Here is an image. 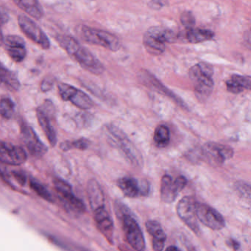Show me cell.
Wrapping results in <instances>:
<instances>
[{
    "label": "cell",
    "mask_w": 251,
    "mask_h": 251,
    "mask_svg": "<svg viewBox=\"0 0 251 251\" xmlns=\"http://www.w3.org/2000/svg\"><path fill=\"white\" fill-rule=\"evenodd\" d=\"M16 5L30 17L41 20L45 15V11L39 0H14Z\"/></svg>",
    "instance_id": "603a6c76"
},
{
    "label": "cell",
    "mask_w": 251,
    "mask_h": 251,
    "mask_svg": "<svg viewBox=\"0 0 251 251\" xmlns=\"http://www.w3.org/2000/svg\"><path fill=\"white\" fill-rule=\"evenodd\" d=\"M0 84L11 91H18L21 86L17 75L2 64H0Z\"/></svg>",
    "instance_id": "cb8c5ba5"
},
{
    "label": "cell",
    "mask_w": 251,
    "mask_h": 251,
    "mask_svg": "<svg viewBox=\"0 0 251 251\" xmlns=\"http://www.w3.org/2000/svg\"><path fill=\"white\" fill-rule=\"evenodd\" d=\"M147 33L164 44L174 43L177 39V36L173 30L163 27H151Z\"/></svg>",
    "instance_id": "484cf974"
},
{
    "label": "cell",
    "mask_w": 251,
    "mask_h": 251,
    "mask_svg": "<svg viewBox=\"0 0 251 251\" xmlns=\"http://www.w3.org/2000/svg\"><path fill=\"white\" fill-rule=\"evenodd\" d=\"M143 45L145 49L152 55H158L165 51L166 44L157 40L149 33H145L143 37Z\"/></svg>",
    "instance_id": "4316f807"
},
{
    "label": "cell",
    "mask_w": 251,
    "mask_h": 251,
    "mask_svg": "<svg viewBox=\"0 0 251 251\" xmlns=\"http://www.w3.org/2000/svg\"><path fill=\"white\" fill-rule=\"evenodd\" d=\"M21 137L23 143L33 157L40 158L48 152V147L40 140L30 126H24L22 127Z\"/></svg>",
    "instance_id": "e0dca14e"
},
{
    "label": "cell",
    "mask_w": 251,
    "mask_h": 251,
    "mask_svg": "<svg viewBox=\"0 0 251 251\" xmlns=\"http://www.w3.org/2000/svg\"><path fill=\"white\" fill-rule=\"evenodd\" d=\"M236 192L241 197H243L245 199L250 201L251 200V186L246 182L238 181L235 184Z\"/></svg>",
    "instance_id": "1f68e13d"
},
{
    "label": "cell",
    "mask_w": 251,
    "mask_h": 251,
    "mask_svg": "<svg viewBox=\"0 0 251 251\" xmlns=\"http://www.w3.org/2000/svg\"><path fill=\"white\" fill-rule=\"evenodd\" d=\"M89 141L87 139L85 138H81V139H77V140L73 141V142H70V141H66V142H63L61 144V150L64 151H68L70 150L77 149L80 150V151H85L89 147Z\"/></svg>",
    "instance_id": "f1b7e54d"
},
{
    "label": "cell",
    "mask_w": 251,
    "mask_h": 251,
    "mask_svg": "<svg viewBox=\"0 0 251 251\" xmlns=\"http://www.w3.org/2000/svg\"><path fill=\"white\" fill-rule=\"evenodd\" d=\"M38 121L45 132L51 146H55L57 144L56 130L54 127L52 120H54V105L50 100H46L36 110Z\"/></svg>",
    "instance_id": "30bf717a"
},
{
    "label": "cell",
    "mask_w": 251,
    "mask_h": 251,
    "mask_svg": "<svg viewBox=\"0 0 251 251\" xmlns=\"http://www.w3.org/2000/svg\"><path fill=\"white\" fill-rule=\"evenodd\" d=\"M201 154L208 164L214 167H220L233 157L234 152L230 146L217 142L205 143L201 149Z\"/></svg>",
    "instance_id": "8992f818"
},
{
    "label": "cell",
    "mask_w": 251,
    "mask_h": 251,
    "mask_svg": "<svg viewBox=\"0 0 251 251\" xmlns=\"http://www.w3.org/2000/svg\"><path fill=\"white\" fill-rule=\"evenodd\" d=\"M226 244H227V246L230 247L234 251H238L240 248L239 242L233 239H227L226 241Z\"/></svg>",
    "instance_id": "8d00e7d4"
},
{
    "label": "cell",
    "mask_w": 251,
    "mask_h": 251,
    "mask_svg": "<svg viewBox=\"0 0 251 251\" xmlns=\"http://www.w3.org/2000/svg\"><path fill=\"white\" fill-rule=\"evenodd\" d=\"M14 179L20 183L21 186H24L26 183V176L25 173L20 170H14L12 173Z\"/></svg>",
    "instance_id": "d590c367"
},
{
    "label": "cell",
    "mask_w": 251,
    "mask_h": 251,
    "mask_svg": "<svg viewBox=\"0 0 251 251\" xmlns=\"http://www.w3.org/2000/svg\"><path fill=\"white\" fill-rule=\"evenodd\" d=\"M138 78H139V82L144 86L167 97L183 109L187 110V111L189 110L188 105L181 98H179L173 91L166 87L155 76H154L148 70H141L138 74Z\"/></svg>",
    "instance_id": "9c48e42d"
},
{
    "label": "cell",
    "mask_w": 251,
    "mask_h": 251,
    "mask_svg": "<svg viewBox=\"0 0 251 251\" xmlns=\"http://www.w3.org/2000/svg\"><path fill=\"white\" fill-rule=\"evenodd\" d=\"M186 183L187 180L184 176H178L175 180L169 175L163 176L161 182V198L163 202H174L178 194L186 187Z\"/></svg>",
    "instance_id": "9a60e30c"
},
{
    "label": "cell",
    "mask_w": 251,
    "mask_h": 251,
    "mask_svg": "<svg viewBox=\"0 0 251 251\" xmlns=\"http://www.w3.org/2000/svg\"><path fill=\"white\" fill-rule=\"evenodd\" d=\"M77 32L83 41L91 45L102 47L113 52L119 50L121 48L120 39L109 32L92 28L86 25L79 26Z\"/></svg>",
    "instance_id": "5b68a950"
},
{
    "label": "cell",
    "mask_w": 251,
    "mask_h": 251,
    "mask_svg": "<svg viewBox=\"0 0 251 251\" xmlns=\"http://www.w3.org/2000/svg\"><path fill=\"white\" fill-rule=\"evenodd\" d=\"M197 203L198 201L193 197H184L177 203V214L179 218L198 236L201 231L197 217Z\"/></svg>",
    "instance_id": "ba28073f"
},
{
    "label": "cell",
    "mask_w": 251,
    "mask_h": 251,
    "mask_svg": "<svg viewBox=\"0 0 251 251\" xmlns=\"http://www.w3.org/2000/svg\"><path fill=\"white\" fill-rule=\"evenodd\" d=\"M226 84L227 90L230 93H242L244 90H251V78L250 76L233 75Z\"/></svg>",
    "instance_id": "7402d4cb"
},
{
    "label": "cell",
    "mask_w": 251,
    "mask_h": 251,
    "mask_svg": "<svg viewBox=\"0 0 251 251\" xmlns=\"http://www.w3.org/2000/svg\"><path fill=\"white\" fill-rule=\"evenodd\" d=\"M15 113V104L10 98L0 100V115L5 119L12 118Z\"/></svg>",
    "instance_id": "4dcf8cb0"
},
{
    "label": "cell",
    "mask_w": 251,
    "mask_h": 251,
    "mask_svg": "<svg viewBox=\"0 0 251 251\" xmlns=\"http://www.w3.org/2000/svg\"><path fill=\"white\" fill-rule=\"evenodd\" d=\"M117 185L125 196L129 198H145L151 192V186L147 180L135 177H121L117 180Z\"/></svg>",
    "instance_id": "4fadbf2b"
},
{
    "label": "cell",
    "mask_w": 251,
    "mask_h": 251,
    "mask_svg": "<svg viewBox=\"0 0 251 251\" xmlns=\"http://www.w3.org/2000/svg\"><path fill=\"white\" fill-rule=\"evenodd\" d=\"M54 184L58 197L67 210L77 214L85 212L86 206L84 203L75 195L72 186L67 182L61 179H55Z\"/></svg>",
    "instance_id": "52a82bcc"
},
{
    "label": "cell",
    "mask_w": 251,
    "mask_h": 251,
    "mask_svg": "<svg viewBox=\"0 0 251 251\" xmlns=\"http://www.w3.org/2000/svg\"><path fill=\"white\" fill-rule=\"evenodd\" d=\"M189 78L195 88V95L201 102H205L212 93L214 83L212 79L214 68L206 62H201L192 67L189 72Z\"/></svg>",
    "instance_id": "3957f363"
},
{
    "label": "cell",
    "mask_w": 251,
    "mask_h": 251,
    "mask_svg": "<svg viewBox=\"0 0 251 251\" xmlns=\"http://www.w3.org/2000/svg\"><path fill=\"white\" fill-rule=\"evenodd\" d=\"M149 6L152 9L158 10L164 6V4L161 2V0H152L149 3Z\"/></svg>",
    "instance_id": "74e56055"
},
{
    "label": "cell",
    "mask_w": 251,
    "mask_h": 251,
    "mask_svg": "<svg viewBox=\"0 0 251 251\" xmlns=\"http://www.w3.org/2000/svg\"><path fill=\"white\" fill-rule=\"evenodd\" d=\"M88 198L92 211L105 207V196L100 184L95 179H91L87 184Z\"/></svg>",
    "instance_id": "ffe728a7"
},
{
    "label": "cell",
    "mask_w": 251,
    "mask_h": 251,
    "mask_svg": "<svg viewBox=\"0 0 251 251\" xmlns=\"http://www.w3.org/2000/svg\"><path fill=\"white\" fill-rule=\"evenodd\" d=\"M114 206L115 213L123 225V231L127 243L135 251H144L145 249V237L139 223L123 202L116 201Z\"/></svg>",
    "instance_id": "7a4b0ae2"
},
{
    "label": "cell",
    "mask_w": 251,
    "mask_h": 251,
    "mask_svg": "<svg viewBox=\"0 0 251 251\" xmlns=\"http://www.w3.org/2000/svg\"><path fill=\"white\" fill-rule=\"evenodd\" d=\"M154 143L158 148H166L170 143V129L165 125H160L155 128L153 136Z\"/></svg>",
    "instance_id": "83f0119b"
},
{
    "label": "cell",
    "mask_w": 251,
    "mask_h": 251,
    "mask_svg": "<svg viewBox=\"0 0 251 251\" xmlns=\"http://www.w3.org/2000/svg\"><path fill=\"white\" fill-rule=\"evenodd\" d=\"M27 160L25 151L22 147L0 141V163L20 166Z\"/></svg>",
    "instance_id": "2e32d148"
},
{
    "label": "cell",
    "mask_w": 251,
    "mask_h": 251,
    "mask_svg": "<svg viewBox=\"0 0 251 251\" xmlns=\"http://www.w3.org/2000/svg\"><path fill=\"white\" fill-rule=\"evenodd\" d=\"M4 46L10 58L17 63L23 62L27 55L25 42L20 36L9 35L4 38Z\"/></svg>",
    "instance_id": "ac0fdd59"
},
{
    "label": "cell",
    "mask_w": 251,
    "mask_h": 251,
    "mask_svg": "<svg viewBox=\"0 0 251 251\" xmlns=\"http://www.w3.org/2000/svg\"><path fill=\"white\" fill-rule=\"evenodd\" d=\"M97 227L111 245L114 244V222L105 207L93 211Z\"/></svg>",
    "instance_id": "d6986e66"
},
{
    "label": "cell",
    "mask_w": 251,
    "mask_h": 251,
    "mask_svg": "<svg viewBox=\"0 0 251 251\" xmlns=\"http://www.w3.org/2000/svg\"><path fill=\"white\" fill-rule=\"evenodd\" d=\"M196 214L198 220L212 230H220L226 226V221L223 215L207 204L198 202Z\"/></svg>",
    "instance_id": "5bb4252c"
},
{
    "label": "cell",
    "mask_w": 251,
    "mask_h": 251,
    "mask_svg": "<svg viewBox=\"0 0 251 251\" xmlns=\"http://www.w3.org/2000/svg\"><path fill=\"white\" fill-rule=\"evenodd\" d=\"M148 233L152 236V248L155 251L164 250L167 240V235L161 227V225L155 220H149L146 223Z\"/></svg>",
    "instance_id": "44dd1931"
},
{
    "label": "cell",
    "mask_w": 251,
    "mask_h": 251,
    "mask_svg": "<svg viewBox=\"0 0 251 251\" xmlns=\"http://www.w3.org/2000/svg\"><path fill=\"white\" fill-rule=\"evenodd\" d=\"M180 23L187 29L193 28L195 25V18L192 13L184 12L180 16Z\"/></svg>",
    "instance_id": "d6a6232c"
},
{
    "label": "cell",
    "mask_w": 251,
    "mask_h": 251,
    "mask_svg": "<svg viewBox=\"0 0 251 251\" xmlns=\"http://www.w3.org/2000/svg\"><path fill=\"white\" fill-rule=\"evenodd\" d=\"M30 188L33 189L36 193L39 195L41 198H43L45 201L48 202H53V197L51 195L50 192H49L48 189L45 187L42 183L38 182L37 180L31 179L30 180Z\"/></svg>",
    "instance_id": "f546056e"
},
{
    "label": "cell",
    "mask_w": 251,
    "mask_h": 251,
    "mask_svg": "<svg viewBox=\"0 0 251 251\" xmlns=\"http://www.w3.org/2000/svg\"><path fill=\"white\" fill-rule=\"evenodd\" d=\"M105 127L108 139L111 141L112 145L122 152L126 160L133 167L137 168L142 167L144 161L142 154L127 135L121 129L113 125H108Z\"/></svg>",
    "instance_id": "277c9868"
},
{
    "label": "cell",
    "mask_w": 251,
    "mask_h": 251,
    "mask_svg": "<svg viewBox=\"0 0 251 251\" xmlns=\"http://www.w3.org/2000/svg\"><path fill=\"white\" fill-rule=\"evenodd\" d=\"M54 84L53 77H47L44 79L43 81L42 82L41 84V89L42 92H47L52 89Z\"/></svg>",
    "instance_id": "e575fe53"
},
{
    "label": "cell",
    "mask_w": 251,
    "mask_h": 251,
    "mask_svg": "<svg viewBox=\"0 0 251 251\" xmlns=\"http://www.w3.org/2000/svg\"><path fill=\"white\" fill-rule=\"evenodd\" d=\"M18 23L22 31L28 39L43 49H49L50 47L49 39L33 20L27 16L20 15L18 17Z\"/></svg>",
    "instance_id": "8fae6325"
},
{
    "label": "cell",
    "mask_w": 251,
    "mask_h": 251,
    "mask_svg": "<svg viewBox=\"0 0 251 251\" xmlns=\"http://www.w3.org/2000/svg\"><path fill=\"white\" fill-rule=\"evenodd\" d=\"M215 34L214 32L204 29H189L186 33V39L192 44L201 43L214 39Z\"/></svg>",
    "instance_id": "d4e9b609"
},
{
    "label": "cell",
    "mask_w": 251,
    "mask_h": 251,
    "mask_svg": "<svg viewBox=\"0 0 251 251\" xmlns=\"http://www.w3.org/2000/svg\"><path fill=\"white\" fill-rule=\"evenodd\" d=\"M167 251H179V248H177V247L174 246V245H172V246L169 247V248H167Z\"/></svg>",
    "instance_id": "f35d334b"
},
{
    "label": "cell",
    "mask_w": 251,
    "mask_h": 251,
    "mask_svg": "<svg viewBox=\"0 0 251 251\" xmlns=\"http://www.w3.org/2000/svg\"><path fill=\"white\" fill-rule=\"evenodd\" d=\"M57 42L67 53L83 69L95 75H101L105 70L103 64L89 50L82 46L73 36H57Z\"/></svg>",
    "instance_id": "6da1fadb"
},
{
    "label": "cell",
    "mask_w": 251,
    "mask_h": 251,
    "mask_svg": "<svg viewBox=\"0 0 251 251\" xmlns=\"http://www.w3.org/2000/svg\"><path fill=\"white\" fill-rule=\"evenodd\" d=\"M58 87L60 96L64 101H70L82 110L90 109L94 106V102L90 97L83 91L64 83H60Z\"/></svg>",
    "instance_id": "7c38bea8"
},
{
    "label": "cell",
    "mask_w": 251,
    "mask_h": 251,
    "mask_svg": "<svg viewBox=\"0 0 251 251\" xmlns=\"http://www.w3.org/2000/svg\"><path fill=\"white\" fill-rule=\"evenodd\" d=\"M9 15L4 8L0 7V47L3 45L4 36L2 34V27L9 21Z\"/></svg>",
    "instance_id": "836d02e7"
}]
</instances>
